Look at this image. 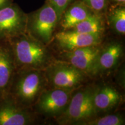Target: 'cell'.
Listing matches in <instances>:
<instances>
[{
	"label": "cell",
	"mask_w": 125,
	"mask_h": 125,
	"mask_svg": "<svg viewBox=\"0 0 125 125\" xmlns=\"http://www.w3.org/2000/svg\"><path fill=\"white\" fill-rule=\"evenodd\" d=\"M125 120L121 115L118 114L106 115L99 118H94L82 123L81 125H122Z\"/></svg>",
	"instance_id": "cell-17"
},
{
	"label": "cell",
	"mask_w": 125,
	"mask_h": 125,
	"mask_svg": "<svg viewBox=\"0 0 125 125\" xmlns=\"http://www.w3.org/2000/svg\"><path fill=\"white\" fill-rule=\"evenodd\" d=\"M93 13L81 0H79L67 7L59 23L64 30H68Z\"/></svg>",
	"instance_id": "cell-13"
},
{
	"label": "cell",
	"mask_w": 125,
	"mask_h": 125,
	"mask_svg": "<svg viewBox=\"0 0 125 125\" xmlns=\"http://www.w3.org/2000/svg\"><path fill=\"white\" fill-rule=\"evenodd\" d=\"M73 0H48V1L51 4L57 12L58 15L59 20L62 13L65 10L69 5L71 3Z\"/></svg>",
	"instance_id": "cell-19"
},
{
	"label": "cell",
	"mask_w": 125,
	"mask_h": 125,
	"mask_svg": "<svg viewBox=\"0 0 125 125\" xmlns=\"http://www.w3.org/2000/svg\"><path fill=\"white\" fill-rule=\"evenodd\" d=\"M48 86L43 70H20L10 85L14 102L25 108L32 107Z\"/></svg>",
	"instance_id": "cell-2"
},
{
	"label": "cell",
	"mask_w": 125,
	"mask_h": 125,
	"mask_svg": "<svg viewBox=\"0 0 125 125\" xmlns=\"http://www.w3.org/2000/svg\"><path fill=\"white\" fill-rule=\"evenodd\" d=\"M35 115L14 102L0 105V125H27L34 123Z\"/></svg>",
	"instance_id": "cell-10"
},
{
	"label": "cell",
	"mask_w": 125,
	"mask_h": 125,
	"mask_svg": "<svg viewBox=\"0 0 125 125\" xmlns=\"http://www.w3.org/2000/svg\"><path fill=\"white\" fill-rule=\"evenodd\" d=\"M96 86L81 87L72 93L71 100L65 111L57 118L60 125H81L97 115L93 102Z\"/></svg>",
	"instance_id": "cell-3"
},
{
	"label": "cell",
	"mask_w": 125,
	"mask_h": 125,
	"mask_svg": "<svg viewBox=\"0 0 125 125\" xmlns=\"http://www.w3.org/2000/svg\"><path fill=\"white\" fill-rule=\"evenodd\" d=\"M44 73L48 86L71 91L83 86L89 76L66 61H53Z\"/></svg>",
	"instance_id": "cell-4"
},
{
	"label": "cell",
	"mask_w": 125,
	"mask_h": 125,
	"mask_svg": "<svg viewBox=\"0 0 125 125\" xmlns=\"http://www.w3.org/2000/svg\"><path fill=\"white\" fill-rule=\"evenodd\" d=\"M101 49L97 45L64 51V61L70 62L89 76L94 75L98 73L97 60Z\"/></svg>",
	"instance_id": "cell-8"
},
{
	"label": "cell",
	"mask_w": 125,
	"mask_h": 125,
	"mask_svg": "<svg viewBox=\"0 0 125 125\" xmlns=\"http://www.w3.org/2000/svg\"><path fill=\"white\" fill-rule=\"evenodd\" d=\"M113 1L117 3H118V4H125V0H113Z\"/></svg>",
	"instance_id": "cell-21"
},
{
	"label": "cell",
	"mask_w": 125,
	"mask_h": 125,
	"mask_svg": "<svg viewBox=\"0 0 125 125\" xmlns=\"http://www.w3.org/2000/svg\"><path fill=\"white\" fill-rule=\"evenodd\" d=\"M70 30L81 33L98 34L103 35L105 30V26L101 15L93 13Z\"/></svg>",
	"instance_id": "cell-15"
},
{
	"label": "cell",
	"mask_w": 125,
	"mask_h": 125,
	"mask_svg": "<svg viewBox=\"0 0 125 125\" xmlns=\"http://www.w3.org/2000/svg\"><path fill=\"white\" fill-rule=\"evenodd\" d=\"M94 13L101 15L107 8L108 0H81Z\"/></svg>",
	"instance_id": "cell-18"
},
{
	"label": "cell",
	"mask_w": 125,
	"mask_h": 125,
	"mask_svg": "<svg viewBox=\"0 0 125 125\" xmlns=\"http://www.w3.org/2000/svg\"><path fill=\"white\" fill-rule=\"evenodd\" d=\"M59 22L57 12L48 1L41 8L27 15L26 33L48 45Z\"/></svg>",
	"instance_id": "cell-5"
},
{
	"label": "cell",
	"mask_w": 125,
	"mask_h": 125,
	"mask_svg": "<svg viewBox=\"0 0 125 125\" xmlns=\"http://www.w3.org/2000/svg\"><path fill=\"white\" fill-rule=\"evenodd\" d=\"M122 100L121 94L110 85L97 87L93 96V102L97 115L100 112L110 111L118 105Z\"/></svg>",
	"instance_id": "cell-12"
},
{
	"label": "cell",
	"mask_w": 125,
	"mask_h": 125,
	"mask_svg": "<svg viewBox=\"0 0 125 125\" xmlns=\"http://www.w3.org/2000/svg\"><path fill=\"white\" fill-rule=\"evenodd\" d=\"M108 20L111 27L118 34H125V9L124 7H116L110 10Z\"/></svg>",
	"instance_id": "cell-16"
},
{
	"label": "cell",
	"mask_w": 125,
	"mask_h": 125,
	"mask_svg": "<svg viewBox=\"0 0 125 125\" xmlns=\"http://www.w3.org/2000/svg\"><path fill=\"white\" fill-rule=\"evenodd\" d=\"M55 40L57 45L64 51H71L99 45L102 41V34L81 33L69 30L56 33Z\"/></svg>",
	"instance_id": "cell-9"
},
{
	"label": "cell",
	"mask_w": 125,
	"mask_h": 125,
	"mask_svg": "<svg viewBox=\"0 0 125 125\" xmlns=\"http://www.w3.org/2000/svg\"><path fill=\"white\" fill-rule=\"evenodd\" d=\"M16 67L20 70H44L53 59L47 45L26 33L9 40Z\"/></svg>",
	"instance_id": "cell-1"
},
{
	"label": "cell",
	"mask_w": 125,
	"mask_h": 125,
	"mask_svg": "<svg viewBox=\"0 0 125 125\" xmlns=\"http://www.w3.org/2000/svg\"><path fill=\"white\" fill-rule=\"evenodd\" d=\"M27 15L15 4L0 9V40H10L26 33Z\"/></svg>",
	"instance_id": "cell-7"
},
{
	"label": "cell",
	"mask_w": 125,
	"mask_h": 125,
	"mask_svg": "<svg viewBox=\"0 0 125 125\" xmlns=\"http://www.w3.org/2000/svg\"><path fill=\"white\" fill-rule=\"evenodd\" d=\"M122 54V46L118 42L110 43L104 48L101 49L97 60L98 73L111 70L115 67Z\"/></svg>",
	"instance_id": "cell-14"
},
{
	"label": "cell",
	"mask_w": 125,
	"mask_h": 125,
	"mask_svg": "<svg viewBox=\"0 0 125 125\" xmlns=\"http://www.w3.org/2000/svg\"><path fill=\"white\" fill-rule=\"evenodd\" d=\"M11 4L10 0H0V9Z\"/></svg>",
	"instance_id": "cell-20"
},
{
	"label": "cell",
	"mask_w": 125,
	"mask_h": 125,
	"mask_svg": "<svg viewBox=\"0 0 125 125\" xmlns=\"http://www.w3.org/2000/svg\"><path fill=\"white\" fill-rule=\"evenodd\" d=\"M15 67L11 48L0 45V97L4 96L9 90Z\"/></svg>",
	"instance_id": "cell-11"
},
{
	"label": "cell",
	"mask_w": 125,
	"mask_h": 125,
	"mask_svg": "<svg viewBox=\"0 0 125 125\" xmlns=\"http://www.w3.org/2000/svg\"><path fill=\"white\" fill-rule=\"evenodd\" d=\"M73 91L60 88H46L42 92L34 106L36 113L46 117L58 118L68 107Z\"/></svg>",
	"instance_id": "cell-6"
}]
</instances>
